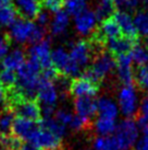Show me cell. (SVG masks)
<instances>
[{
  "mask_svg": "<svg viewBox=\"0 0 148 150\" xmlns=\"http://www.w3.org/2000/svg\"><path fill=\"white\" fill-rule=\"evenodd\" d=\"M137 126L142 130V133L144 134V137H148V118H145L143 116L137 115Z\"/></svg>",
  "mask_w": 148,
  "mask_h": 150,
  "instance_id": "74e56055",
  "label": "cell"
},
{
  "mask_svg": "<svg viewBox=\"0 0 148 150\" xmlns=\"http://www.w3.org/2000/svg\"><path fill=\"white\" fill-rule=\"evenodd\" d=\"M97 21H98V19L95 14V11H91L89 9H86L85 11H83L82 13L74 17L75 29L82 35L94 33L96 30Z\"/></svg>",
  "mask_w": 148,
  "mask_h": 150,
  "instance_id": "4fadbf2b",
  "label": "cell"
},
{
  "mask_svg": "<svg viewBox=\"0 0 148 150\" xmlns=\"http://www.w3.org/2000/svg\"><path fill=\"white\" fill-rule=\"evenodd\" d=\"M133 150H148V137H143L136 142Z\"/></svg>",
  "mask_w": 148,
  "mask_h": 150,
  "instance_id": "ab89813d",
  "label": "cell"
},
{
  "mask_svg": "<svg viewBox=\"0 0 148 150\" xmlns=\"http://www.w3.org/2000/svg\"><path fill=\"white\" fill-rule=\"evenodd\" d=\"M29 144L37 147L40 150H60L61 149V138L51 132L39 127L34 134Z\"/></svg>",
  "mask_w": 148,
  "mask_h": 150,
  "instance_id": "9c48e42d",
  "label": "cell"
},
{
  "mask_svg": "<svg viewBox=\"0 0 148 150\" xmlns=\"http://www.w3.org/2000/svg\"><path fill=\"white\" fill-rule=\"evenodd\" d=\"M119 108L121 113L126 118H133L138 115V101L136 90L133 86H123L118 94Z\"/></svg>",
  "mask_w": 148,
  "mask_h": 150,
  "instance_id": "5b68a950",
  "label": "cell"
},
{
  "mask_svg": "<svg viewBox=\"0 0 148 150\" xmlns=\"http://www.w3.org/2000/svg\"><path fill=\"white\" fill-rule=\"evenodd\" d=\"M41 6L46 8L50 12H58L62 10V7L64 6V0H40Z\"/></svg>",
  "mask_w": 148,
  "mask_h": 150,
  "instance_id": "1f68e13d",
  "label": "cell"
},
{
  "mask_svg": "<svg viewBox=\"0 0 148 150\" xmlns=\"http://www.w3.org/2000/svg\"><path fill=\"white\" fill-rule=\"evenodd\" d=\"M54 118L57 120L60 124H62L63 126H70L73 115L71 114L68 110H59L54 113Z\"/></svg>",
  "mask_w": 148,
  "mask_h": 150,
  "instance_id": "d6a6232c",
  "label": "cell"
},
{
  "mask_svg": "<svg viewBox=\"0 0 148 150\" xmlns=\"http://www.w3.org/2000/svg\"><path fill=\"white\" fill-rule=\"evenodd\" d=\"M94 150H120L114 136H98L93 142Z\"/></svg>",
  "mask_w": 148,
  "mask_h": 150,
  "instance_id": "d4e9b609",
  "label": "cell"
},
{
  "mask_svg": "<svg viewBox=\"0 0 148 150\" xmlns=\"http://www.w3.org/2000/svg\"><path fill=\"white\" fill-rule=\"evenodd\" d=\"M115 68H117V77L123 86H133L134 83V70L132 68L133 59L131 53L122 54L114 57Z\"/></svg>",
  "mask_w": 148,
  "mask_h": 150,
  "instance_id": "8fae6325",
  "label": "cell"
},
{
  "mask_svg": "<svg viewBox=\"0 0 148 150\" xmlns=\"http://www.w3.org/2000/svg\"><path fill=\"white\" fill-rule=\"evenodd\" d=\"M138 43H140V41H135V40H132V38H128L126 36L121 35L120 38L108 41L106 43V48H107L110 54H112L114 57H117V56L122 54H130L132 50Z\"/></svg>",
  "mask_w": 148,
  "mask_h": 150,
  "instance_id": "2e32d148",
  "label": "cell"
},
{
  "mask_svg": "<svg viewBox=\"0 0 148 150\" xmlns=\"http://www.w3.org/2000/svg\"><path fill=\"white\" fill-rule=\"evenodd\" d=\"M37 24L31 20H26L23 18H17V20L10 26V32L8 36L11 42H17L19 44L27 42L31 44L33 38L34 32L36 30Z\"/></svg>",
  "mask_w": 148,
  "mask_h": 150,
  "instance_id": "52a82bcc",
  "label": "cell"
},
{
  "mask_svg": "<svg viewBox=\"0 0 148 150\" xmlns=\"http://www.w3.org/2000/svg\"><path fill=\"white\" fill-rule=\"evenodd\" d=\"M114 1V4H117V6H123L128 0H113Z\"/></svg>",
  "mask_w": 148,
  "mask_h": 150,
  "instance_id": "ee69618b",
  "label": "cell"
},
{
  "mask_svg": "<svg viewBox=\"0 0 148 150\" xmlns=\"http://www.w3.org/2000/svg\"><path fill=\"white\" fill-rule=\"evenodd\" d=\"M66 11L69 16H77L87 9V0H64Z\"/></svg>",
  "mask_w": 148,
  "mask_h": 150,
  "instance_id": "f1b7e54d",
  "label": "cell"
},
{
  "mask_svg": "<svg viewBox=\"0 0 148 150\" xmlns=\"http://www.w3.org/2000/svg\"><path fill=\"white\" fill-rule=\"evenodd\" d=\"M138 115L145 117V118H148V93L146 94L144 99L142 100L140 111H138Z\"/></svg>",
  "mask_w": 148,
  "mask_h": 150,
  "instance_id": "f35d334b",
  "label": "cell"
},
{
  "mask_svg": "<svg viewBox=\"0 0 148 150\" xmlns=\"http://www.w3.org/2000/svg\"><path fill=\"white\" fill-rule=\"evenodd\" d=\"M14 113L8 108H4L0 112V135H9L12 130L14 121Z\"/></svg>",
  "mask_w": 148,
  "mask_h": 150,
  "instance_id": "cb8c5ba5",
  "label": "cell"
},
{
  "mask_svg": "<svg viewBox=\"0 0 148 150\" xmlns=\"http://www.w3.org/2000/svg\"><path fill=\"white\" fill-rule=\"evenodd\" d=\"M52 65L58 71V74L63 77H76L82 71V69L73 63L69 52L64 47H57L51 53Z\"/></svg>",
  "mask_w": 148,
  "mask_h": 150,
  "instance_id": "3957f363",
  "label": "cell"
},
{
  "mask_svg": "<svg viewBox=\"0 0 148 150\" xmlns=\"http://www.w3.org/2000/svg\"><path fill=\"white\" fill-rule=\"evenodd\" d=\"M115 66L117 65L114 56L110 54L108 50H103L95 56L93 63L85 69L83 76L95 84L100 86L103 80L112 74Z\"/></svg>",
  "mask_w": 148,
  "mask_h": 150,
  "instance_id": "7a4b0ae2",
  "label": "cell"
},
{
  "mask_svg": "<svg viewBox=\"0 0 148 150\" xmlns=\"http://www.w3.org/2000/svg\"><path fill=\"white\" fill-rule=\"evenodd\" d=\"M134 23H135L136 30L138 34L143 36H148V10L142 9L138 12H136L134 17Z\"/></svg>",
  "mask_w": 148,
  "mask_h": 150,
  "instance_id": "4316f807",
  "label": "cell"
},
{
  "mask_svg": "<svg viewBox=\"0 0 148 150\" xmlns=\"http://www.w3.org/2000/svg\"><path fill=\"white\" fill-rule=\"evenodd\" d=\"M147 48H148V47H147Z\"/></svg>",
  "mask_w": 148,
  "mask_h": 150,
  "instance_id": "7dc6e473",
  "label": "cell"
},
{
  "mask_svg": "<svg viewBox=\"0 0 148 150\" xmlns=\"http://www.w3.org/2000/svg\"><path fill=\"white\" fill-rule=\"evenodd\" d=\"M99 90V86L91 82V80L82 77H75L70 81L69 93L77 98H94Z\"/></svg>",
  "mask_w": 148,
  "mask_h": 150,
  "instance_id": "30bf717a",
  "label": "cell"
},
{
  "mask_svg": "<svg viewBox=\"0 0 148 150\" xmlns=\"http://www.w3.org/2000/svg\"><path fill=\"white\" fill-rule=\"evenodd\" d=\"M36 21L37 25H39L41 28H45L50 23V17H49V13L46 12V11H41L39 14H38V17L36 18Z\"/></svg>",
  "mask_w": 148,
  "mask_h": 150,
  "instance_id": "8d00e7d4",
  "label": "cell"
},
{
  "mask_svg": "<svg viewBox=\"0 0 148 150\" xmlns=\"http://www.w3.org/2000/svg\"><path fill=\"white\" fill-rule=\"evenodd\" d=\"M76 115L88 123L97 114V101L94 98H77L74 101Z\"/></svg>",
  "mask_w": 148,
  "mask_h": 150,
  "instance_id": "e0dca14e",
  "label": "cell"
},
{
  "mask_svg": "<svg viewBox=\"0 0 148 150\" xmlns=\"http://www.w3.org/2000/svg\"><path fill=\"white\" fill-rule=\"evenodd\" d=\"M20 150H40V149H38L37 147L33 146L32 144H23V146H22V148H21Z\"/></svg>",
  "mask_w": 148,
  "mask_h": 150,
  "instance_id": "7bdbcfd3",
  "label": "cell"
},
{
  "mask_svg": "<svg viewBox=\"0 0 148 150\" xmlns=\"http://www.w3.org/2000/svg\"><path fill=\"white\" fill-rule=\"evenodd\" d=\"M131 56L133 59V63L137 64V66L146 65L148 63V48L146 46L140 45V43H138L132 50Z\"/></svg>",
  "mask_w": 148,
  "mask_h": 150,
  "instance_id": "4dcf8cb0",
  "label": "cell"
},
{
  "mask_svg": "<svg viewBox=\"0 0 148 150\" xmlns=\"http://www.w3.org/2000/svg\"><path fill=\"white\" fill-rule=\"evenodd\" d=\"M17 9V14L20 18L26 20H33L38 17L41 12V1L40 0H13Z\"/></svg>",
  "mask_w": 148,
  "mask_h": 150,
  "instance_id": "9a60e30c",
  "label": "cell"
},
{
  "mask_svg": "<svg viewBox=\"0 0 148 150\" xmlns=\"http://www.w3.org/2000/svg\"><path fill=\"white\" fill-rule=\"evenodd\" d=\"M118 106L115 104L113 100H111L109 98H100L97 101V114L98 117L103 118H109V120H117L118 116Z\"/></svg>",
  "mask_w": 148,
  "mask_h": 150,
  "instance_id": "d6986e66",
  "label": "cell"
},
{
  "mask_svg": "<svg viewBox=\"0 0 148 150\" xmlns=\"http://www.w3.org/2000/svg\"><path fill=\"white\" fill-rule=\"evenodd\" d=\"M115 12H117V4L113 0H99L95 9V14L99 21L112 18Z\"/></svg>",
  "mask_w": 148,
  "mask_h": 150,
  "instance_id": "44dd1931",
  "label": "cell"
},
{
  "mask_svg": "<svg viewBox=\"0 0 148 150\" xmlns=\"http://www.w3.org/2000/svg\"><path fill=\"white\" fill-rule=\"evenodd\" d=\"M145 42H146V47H148V36L146 38V40H145Z\"/></svg>",
  "mask_w": 148,
  "mask_h": 150,
  "instance_id": "f6af8a7d",
  "label": "cell"
},
{
  "mask_svg": "<svg viewBox=\"0 0 148 150\" xmlns=\"http://www.w3.org/2000/svg\"><path fill=\"white\" fill-rule=\"evenodd\" d=\"M17 75L15 71L8 70V69H0V84L4 88V90H10L17 86Z\"/></svg>",
  "mask_w": 148,
  "mask_h": 150,
  "instance_id": "83f0119b",
  "label": "cell"
},
{
  "mask_svg": "<svg viewBox=\"0 0 148 150\" xmlns=\"http://www.w3.org/2000/svg\"><path fill=\"white\" fill-rule=\"evenodd\" d=\"M39 128L38 122L29 121V120H25L22 117H15L12 124V130L11 134L17 138H20L23 142H29L34 136V134L36 133V130Z\"/></svg>",
  "mask_w": 148,
  "mask_h": 150,
  "instance_id": "7c38bea8",
  "label": "cell"
},
{
  "mask_svg": "<svg viewBox=\"0 0 148 150\" xmlns=\"http://www.w3.org/2000/svg\"><path fill=\"white\" fill-rule=\"evenodd\" d=\"M88 125H89V123L85 121V120H83L82 117H80L78 115H73L72 122H71L70 124V128L75 130V132H78V130H82V129L86 128Z\"/></svg>",
  "mask_w": 148,
  "mask_h": 150,
  "instance_id": "836d02e7",
  "label": "cell"
},
{
  "mask_svg": "<svg viewBox=\"0 0 148 150\" xmlns=\"http://www.w3.org/2000/svg\"><path fill=\"white\" fill-rule=\"evenodd\" d=\"M134 82L138 89L148 91V64L136 67L134 70Z\"/></svg>",
  "mask_w": 148,
  "mask_h": 150,
  "instance_id": "484cf974",
  "label": "cell"
},
{
  "mask_svg": "<svg viewBox=\"0 0 148 150\" xmlns=\"http://www.w3.org/2000/svg\"><path fill=\"white\" fill-rule=\"evenodd\" d=\"M117 126L118 125L115 123V120H109L103 117H97L94 124L95 132L99 136H110L111 134L115 132Z\"/></svg>",
  "mask_w": 148,
  "mask_h": 150,
  "instance_id": "7402d4cb",
  "label": "cell"
},
{
  "mask_svg": "<svg viewBox=\"0 0 148 150\" xmlns=\"http://www.w3.org/2000/svg\"><path fill=\"white\" fill-rule=\"evenodd\" d=\"M70 23V17L66 10H60L54 13V17L50 21V32L52 35L58 36L66 32Z\"/></svg>",
  "mask_w": 148,
  "mask_h": 150,
  "instance_id": "ffe728a7",
  "label": "cell"
},
{
  "mask_svg": "<svg viewBox=\"0 0 148 150\" xmlns=\"http://www.w3.org/2000/svg\"><path fill=\"white\" fill-rule=\"evenodd\" d=\"M26 63V56L25 53L20 48L12 50L9 53L1 62V68L8 69V70L17 71L21 67Z\"/></svg>",
  "mask_w": 148,
  "mask_h": 150,
  "instance_id": "ac0fdd59",
  "label": "cell"
},
{
  "mask_svg": "<svg viewBox=\"0 0 148 150\" xmlns=\"http://www.w3.org/2000/svg\"><path fill=\"white\" fill-rule=\"evenodd\" d=\"M143 2H144V0H128L125 4H123L124 7V11H126V12H131V11H135L136 9L140 8L142 9V6H143Z\"/></svg>",
  "mask_w": 148,
  "mask_h": 150,
  "instance_id": "d590c367",
  "label": "cell"
},
{
  "mask_svg": "<svg viewBox=\"0 0 148 150\" xmlns=\"http://www.w3.org/2000/svg\"><path fill=\"white\" fill-rule=\"evenodd\" d=\"M38 125H39V127L49 130V132H51L54 135H57L58 137L60 138H62V136L66 134V126L60 124L56 118H52V117L41 118L40 121L38 122Z\"/></svg>",
  "mask_w": 148,
  "mask_h": 150,
  "instance_id": "603a6c76",
  "label": "cell"
},
{
  "mask_svg": "<svg viewBox=\"0 0 148 150\" xmlns=\"http://www.w3.org/2000/svg\"><path fill=\"white\" fill-rule=\"evenodd\" d=\"M51 46L49 40H44L40 43L32 45L29 48V57L34 62H36L40 66L41 70H47L54 68L51 60Z\"/></svg>",
  "mask_w": 148,
  "mask_h": 150,
  "instance_id": "ba28073f",
  "label": "cell"
},
{
  "mask_svg": "<svg viewBox=\"0 0 148 150\" xmlns=\"http://www.w3.org/2000/svg\"><path fill=\"white\" fill-rule=\"evenodd\" d=\"M114 20L117 21L118 25H119L120 30L122 32L123 36H126L128 38L135 40V41H140V34L137 32L134 23V19L132 18V16L126 11H117L114 13Z\"/></svg>",
  "mask_w": 148,
  "mask_h": 150,
  "instance_id": "5bb4252c",
  "label": "cell"
},
{
  "mask_svg": "<svg viewBox=\"0 0 148 150\" xmlns=\"http://www.w3.org/2000/svg\"><path fill=\"white\" fill-rule=\"evenodd\" d=\"M37 98L41 103V110H54L59 98V91L54 81L47 79L41 75L37 89Z\"/></svg>",
  "mask_w": 148,
  "mask_h": 150,
  "instance_id": "8992f818",
  "label": "cell"
},
{
  "mask_svg": "<svg viewBox=\"0 0 148 150\" xmlns=\"http://www.w3.org/2000/svg\"><path fill=\"white\" fill-rule=\"evenodd\" d=\"M17 11L14 7H9L0 11V28L11 26L17 20Z\"/></svg>",
  "mask_w": 148,
  "mask_h": 150,
  "instance_id": "f546056e",
  "label": "cell"
},
{
  "mask_svg": "<svg viewBox=\"0 0 148 150\" xmlns=\"http://www.w3.org/2000/svg\"><path fill=\"white\" fill-rule=\"evenodd\" d=\"M13 6V0H0V11Z\"/></svg>",
  "mask_w": 148,
  "mask_h": 150,
  "instance_id": "60d3db41",
  "label": "cell"
},
{
  "mask_svg": "<svg viewBox=\"0 0 148 150\" xmlns=\"http://www.w3.org/2000/svg\"><path fill=\"white\" fill-rule=\"evenodd\" d=\"M10 43H11V40L8 35L0 36V59H3L8 55Z\"/></svg>",
  "mask_w": 148,
  "mask_h": 150,
  "instance_id": "e575fe53",
  "label": "cell"
},
{
  "mask_svg": "<svg viewBox=\"0 0 148 150\" xmlns=\"http://www.w3.org/2000/svg\"><path fill=\"white\" fill-rule=\"evenodd\" d=\"M1 103H6V90L0 84V104Z\"/></svg>",
  "mask_w": 148,
  "mask_h": 150,
  "instance_id": "b9f144b4",
  "label": "cell"
},
{
  "mask_svg": "<svg viewBox=\"0 0 148 150\" xmlns=\"http://www.w3.org/2000/svg\"><path fill=\"white\" fill-rule=\"evenodd\" d=\"M114 138L120 150H128L134 146L138 138V126L132 118H125L117 126Z\"/></svg>",
  "mask_w": 148,
  "mask_h": 150,
  "instance_id": "277c9868",
  "label": "cell"
},
{
  "mask_svg": "<svg viewBox=\"0 0 148 150\" xmlns=\"http://www.w3.org/2000/svg\"><path fill=\"white\" fill-rule=\"evenodd\" d=\"M41 72L43 70L40 66L29 58L17 70V82L15 88L24 98L34 99L37 96V89L41 78Z\"/></svg>",
  "mask_w": 148,
  "mask_h": 150,
  "instance_id": "6da1fadb",
  "label": "cell"
},
{
  "mask_svg": "<svg viewBox=\"0 0 148 150\" xmlns=\"http://www.w3.org/2000/svg\"><path fill=\"white\" fill-rule=\"evenodd\" d=\"M0 150H7V149H6V148H4V147H2V146H1V144H0Z\"/></svg>",
  "mask_w": 148,
  "mask_h": 150,
  "instance_id": "bcb514c9",
  "label": "cell"
}]
</instances>
